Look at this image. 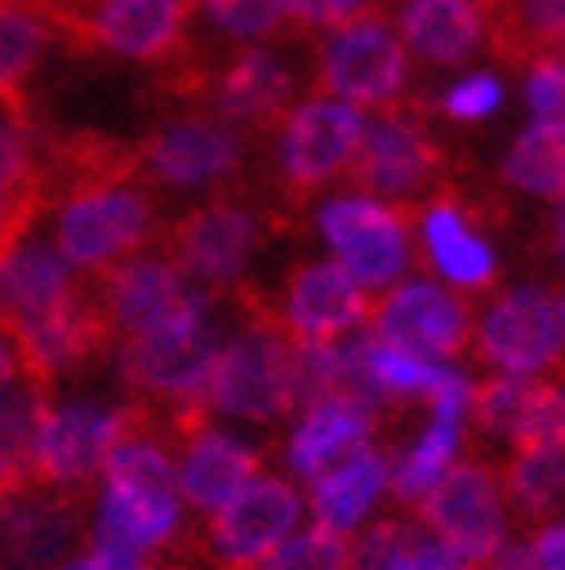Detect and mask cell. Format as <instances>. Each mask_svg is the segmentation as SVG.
Wrapping results in <instances>:
<instances>
[{"label":"cell","instance_id":"cell-1","mask_svg":"<svg viewBox=\"0 0 565 570\" xmlns=\"http://www.w3.org/2000/svg\"><path fill=\"white\" fill-rule=\"evenodd\" d=\"M38 227H47V242L75 274L98 278L158 242V195L139 181L130 158L51 145Z\"/></svg>","mask_w":565,"mask_h":570},{"label":"cell","instance_id":"cell-2","mask_svg":"<svg viewBox=\"0 0 565 570\" xmlns=\"http://www.w3.org/2000/svg\"><path fill=\"white\" fill-rule=\"evenodd\" d=\"M93 533L89 543L121 548L158 566L186 543L190 510L177 492V460L162 426L139 409L130 436L111 450L93 482Z\"/></svg>","mask_w":565,"mask_h":570},{"label":"cell","instance_id":"cell-3","mask_svg":"<svg viewBox=\"0 0 565 570\" xmlns=\"http://www.w3.org/2000/svg\"><path fill=\"white\" fill-rule=\"evenodd\" d=\"M218 302L222 297L195 293L162 325L117 344L130 404L145 409L167 436H172V426L205 413V381L222 344Z\"/></svg>","mask_w":565,"mask_h":570},{"label":"cell","instance_id":"cell-4","mask_svg":"<svg viewBox=\"0 0 565 570\" xmlns=\"http://www.w3.org/2000/svg\"><path fill=\"white\" fill-rule=\"evenodd\" d=\"M297 344L265 316L256 297H246L241 321L222 330L218 357L209 366L205 413L241 432H265L297 409Z\"/></svg>","mask_w":565,"mask_h":570},{"label":"cell","instance_id":"cell-5","mask_svg":"<svg viewBox=\"0 0 565 570\" xmlns=\"http://www.w3.org/2000/svg\"><path fill=\"white\" fill-rule=\"evenodd\" d=\"M310 233L325 261L344 269L366 297H380L417 269L413 214L353 181L310 199Z\"/></svg>","mask_w":565,"mask_h":570},{"label":"cell","instance_id":"cell-6","mask_svg":"<svg viewBox=\"0 0 565 570\" xmlns=\"http://www.w3.org/2000/svg\"><path fill=\"white\" fill-rule=\"evenodd\" d=\"M269 242V214L250 195L218 190L205 195L162 233V250L181 265V274L209 297L246 293V278L256 269Z\"/></svg>","mask_w":565,"mask_h":570},{"label":"cell","instance_id":"cell-7","mask_svg":"<svg viewBox=\"0 0 565 570\" xmlns=\"http://www.w3.org/2000/svg\"><path fill=\"white\" fill-rule=\"evenodd\" d=\"M250 145L246 135L218 121L205 107H186L162 117L135 149V173L153 195H218L232 190V181L246 173Z\"/></svg>","mask_w":565,"mask_h":570},{"label":"cell","instance_id":"cell-8","mask_svg":"<svg viewBox=\"0 0 565 570\" xmlns=\"http://www.w3.org/2000/svg\"><path fill=\"white\" fill-rule=\"evenodd\" d=\"M306 524V497L278 469H260L209 515L200 533H186V552L200 557L205 570H256L282 538Z\"/></svg>","mask_w":565,"mask_h":570},{"label":"cell","instance_id":"cell-9","mask_svg":"<svg viewBox=\"0 0 565 570\" xmlns=\"http://www.w3.org/2000/svg\"><path fill=\"white\" fill-rule=\"evenodd\" d=\"M366 130V111L338 102L329 94H301L269 130V163L282 190L293 195H325L353 177L357 145Z\"/></svg>","mask_w":565,"mask_h":570},{"label":"cell","instance_id":"cell-10","mask_svg":"<svg viewBox=\"0 0 565 570\" xmlns=\"http://www.w3.org/2000/svg\"><path fill=\"white\" fill-rule=\"evenodd\" d=\"M468 357L483 376H556V293L547 283H496L473 302Z\"/></svg>","mask_w":565,"mask_h":570},{"label":"cell","instance_id":"cell-11","mask_svg":"<svg viewBox=\"0 0 565 570\" xmlns=\"http://www.w3.org/2000/svg\"><path fill=\"white\" fill-rule=\"evenodd\" d=\"M320 94L361 107L366 117L385 107H404L413 89V56L385 14H357L338 28H325L310 56Z\"/></svg>","mask_w":565,"mask_h":570},{"label":"cell","instance_id":"cell-12","mask_svg":"<svg viewBox=\"0 0 565 570\" xmlns=\"http://www.w3.org/2000/svg\"><path fill=\"white\" fill-rule=\"evenodd\" d=\"M413 515H422V524H427L449 552H459L477 570L519 538V520H515L511 497H505L500 469L477 460V454H468Z\"/></svg>","mask_w":565,"mask_h":570},{"label":"cell","instance_id":"cell-13","mask_svg":"<svg viewBox=\"0 0 565 570\" xmlns=\"http://www.w3.org/2000/svg\"><path fill=\"white\" fill-rule=\"evenodd\" d=\"M380 432H385V413L371 399H361L353 390L310 394L278 422L274 469L282 478H293L297 488H306L310 478L334 469L338 460H348V454L366 445H380Z\"/></svg>","mask_w":565,"mask_h":570},{"label":"cell","instance_id":"cell-14","mask_svg":"<svg viewBox=\"0 0 565 570\" xmlns=\"http://www.w3.org/2000/svg\"><path fill=\"white\" fill-rule=\"evenodd\" d=\"M135 422L139 404H51L33 445V464H28V488L93 492L102 464L130 436Z\"/></svg>","mask_w":565,"mask_h":570},{"label":"cell","instance_id":"cell-15","mask_svg":"<svg viewBox=\"0 0 565 570\" xmlns=\"http://www.w3.org/2000/svg\"><path fill=\"white\" fill-rule=\"evenodd\" d=\"M366 330L394 348H408L417 357L432 362H464L468 357V338H473V302L459 297L455 288L427 278L413 269L399 278L394 288L371 297V316Z\"/></svg>","mask_w":565,"mask_h":570},{"label":"cell","instance_id":"cell-16","mask_svg":"<svg viewBox=\"0 0 565 570\" xmlns=\"http://www.w3.org/2000/svg\"><path fill=\"white\" fill-rule=\"evenodd\" d=\"M70 33L121 66H172L190 47V0H83Z\"/></svg>","mask_w":565,"mask_h":570},{"label":"cell","instance_id":"cell-17","mask_svg":"<svg viewBox=\"0 0 565 570\" xmlns=\"http://www.w3.org/2000/svg\"><path fill=\"white\" fill-rule=\"evenodd\" d=\"M413 255L422 274L468 302L500 283V250L459 195H427L413 209Z\"/></svg>","mask_w":565,"mask_h":570},{"label":"cell","instance_id":"cell-18","mask_svg":"<svg viewBox=\"0 0 565 570\" xmlns=\"http://www.w3.org/2000/svg\"><path fill=\"white\" fill-rule=\"evenodd\" d=\"M260 311L293 344L310 348V344H338V338L361 334L366 316H371V297L338 265H329L325 255H306V261H297L282 274L278 293Z\"/></svg>","mask_w":565,"mask_h":570},{"label":"cell","instance_id":"cell-19","mask_svg":"<svg viewBox=\"0 0 565 570\" xmlns=\"http://www.w3.org/2000/svg\"><path fill=\"white\" fill-rule=\"evenodd\" d=\"M436 173H440L436 139L413 107H385L366 117L357 163L348 177L353 186L408 209V205H422L427 195H436Z\"/></svg>","mask_w":565,"mask_h":570},{"label":"cell","instance_id":"cell-20","mask_svg":"<svg viewBox=\"0 0 565 570\" xmlns=\"http://www.w3.org/2000/svg\"><path fill=\"white\" fill-rule=\"evenodd\" d=\"M205 111L228 121L241 135L274 130V121L301 98V70L278 42L237 47L200 83Z\"/></svg>","mask_w":565,"mask_h":570},{"label":"cell","instance_id":"cell-21","mask_svg":"<svg viewBox=\"0 0 565 570\" xmlns=\"http://www.w3.org/2000/svg\"><path fill=\"white\" fill-rule=\"evenodd\" d=\"M93 515V492L19 488L0 497V566L6 570H61L79 548Z\"/></svg>","mask_w":565,"mask_h":570},{"label":"cell","instance_id":"cell-22","mask_svg":"<svg viewBox=\"0 0 565 570\" xmlns=\"http://www.w3.org/2000/svg\"><path fill=\"white\" fill-rule=\"evenodd\" d=\"M172 460H177V492L190 515H209L237 488L265 469V445L232 422H218L209 413L172 426Z\"/></svg>","mask_w":565,"mask_h":570},{"label":"cell","instance_id":"cell-23","mask_svg":"<svg viewBox=\"0 0 565 570\" xmlns=\"http://www.w3.org/2000/svg\"><path fill=\"white\" fill-rule=\"evenodd\" d=\"M89 283H93V297L102 306V321L111 330V348L162 325L172 311H181L195 293H200L158 242L121 265H111L107 274H98Z\"/></svg>","mask_w":565,"mask_h":570},{"label":"cell","instance_id":"cell-24","mask_svg":"<svg viewBox=\"0 0 565 570\" xmlns=\"http://www.w3.org/2000/svg\"><path fill=\"white\" fill-rule=\"evenodd\" d=\"M0 316H6V311H0ZM6 321L14 325L28 362H33L51 385L61 376L83 372V366L98 362L111 348V330L102 321V306L93 297L89 278H83L75 293H66L61 302L28 311V316H6Z\"/></svg>","mask_w":565,"mask_h":570},{"label":"cell","instance_id":"cell-25","mask_svg":"<svg viewBox=\"0 0 565 570\" xmlns=\"http://www.w3.org/2000/svg\"><path fill=\"white\" fill-rule=\"evenodd\" d=\"M389 23L413 61L459 70L492 47L496 6L492 0H399V14Z\"/></svg>","mask_w":565,"mask_h":570},{"label":"cell","instance_id":"cell-26","mask_svg":"<svg viewBox=\"0 0 565 570\" xmlns=\"http://www.w3.org/2000/svg\"><path fill=\"white\" fill-rule=\"evenodd\" d=\"M306 497V520L320 524L338 538H353L361 529H371L380 515L394 510V492H389V450L385 445H366L348 460H338L334 469L316 473L301 488Z\"/></svg>","mask_w":565,"mask_h":570},{"label":"cell","instance_id":"cell-27","mask_svg":"<svg viewBox=\"0 0 565 570\" xmlns=\"http://www.w3.org/2000/svg\"><path fill=\"white\" fill-rule=\"evenodd\" d=\"M66 33L70 19L56 0H0V102H23Z\"/></svg>","mask_w":565,"mask_h":570},{"label":"cell","instance_id":"cell-28","mask_svg":"<svg viewBox=\"0 0 565 570\" xmlns=\"http://www.w3.org/2000/svg\"><path fill=\"white\" fill-rule=\"evenodd\" d=\"M348 570H477L459 552H449L440 538L422 524L413 510H389L371 529L353 538Z\"/></svg>","mask_w":565,"mask_h":570},{"label":"cell","instance_id":"cell-29","mask_svg":"<svg viewBox=\"0 0 565 570\" xmlns=\"http://www.w3.org/2000/svg\"><path fill=\"white\" fill-rule=\"evenodd\" d=\"M51 404L56 385L47 376H23L10 394H0V497L28 488V464Z\"/></svg>","mask_w":565,"mask_h":570},{"label":"cell","instance_id":"cell-30","mask_svg":"<svg viewBox=\"0 0 565 570\" xmlns=\"http://www.w3.org/2000/svg\"><path fill=\"white\" fill-rule=\"evenodd\" d=\"M500 482L515 505L519 524H538L552 515H565V450L561 445H519L505 450Z\"/></svg>","mask_w":565,"mask_h":570},{"label":"cell","instance_id":"cell-31","mask_svg":"<svg viewBox=\"0 0 565 570\" xmlns=\"http://www.w3.org/2000/svg\"><path fill=\"white\" fill-rule=\"evenodd\" d=\"M500 177L528 199H556L565 190V126L524 121L500 158Z\"/></svg>","mask_w":565,"mask_h":570},{"label":"cell","instance_id":"cell-32","mask_svg":"<svg viewBox=\"0 0 565 570\" xmlns=\"http://www.w3.org/2000/svg\"><path fill=\"white\" fill-rule=\"evenodd\" d=\"M190 23L222 51L278 42L288 28L282 0H190Z\"/></svg>","mask_w":565,"mask_h":570},{"label":"cell","instance_id":"cell-33","mask_svg":"<svg viewBox=\"0 0 565 570\" xmlns=\"http://www.w3.org/2000/svg\"><path fill=\"white\" fill-rule=\"evenodd\" d=\"M348 561H353L348 538H338V533L306 520L297 533L282 538L256 570H348Z\"/></svg>","mask_w":565,"mask_h":570},{"label":"cell","instance_id":"cell-34","mask_svg":"<svg viewBox=\"0 0 565 570\" xmlns=\"http://www.w3.org/2000/svg\"><path fill=\"white\" fill-rule=\"evenodd\" d=\"M436 107H440V117L455 121V126H483V121L500 117L505 79L496 70H464V75H455L440 89Z\"/></svg>","mask_w":565,"mask_h":570},{"label":"cell","instance_id":"cell-35","mask_svg":"<svg viewBox=\"0 0 565 570\" xmlns=\"http://www.w3.org/2000/svg\"><path fill=\"white\" fill-rule=\"evenodd\" d=\"M524 111L528 121L565 126V61L556 51L533 56L524 66Z\"/></svg>","mask_w":565,"mask_h":570},{"label":"cell","instance_id":"cell-36","mask_svg":"<svg viewBox=\"0 0 565 570\" xmlns=\"http://www.w3.org/2000/svg\"><path fill=\"white\" fill-rule=\"evenodd\" d=\"M519 445H561V450H565V376H561V372L533 381ZM519 445H515V450H519Z\"/></svg>","mask_w":565,"mask_h":570},{"label":"cell","instance_id":"cell-37","mask_svg":"<svg viewBox=\"0 0 565 570\" xmlns=\"http://www.w3.org/2000/svg\"><path fill=\"white\" fill-rule=\"evenodd\" d=\"M371 10H376V0H282L288 28H310V33H325V28H338Z\"/></svg>","mask_w":565,"mask_h":570},{"label":"cell","instance_id":"cell-38","mask_svg":"<svg viewBox=\"0 0 565 570\" xmlns=\"http://www.w3.org/2000/svg\"><path fill=\"white\" fill-rule=\"evenodd\" d=\"M519 543L533 561V570H565V515L538 520L519 533Z\"/></svg>","mask_w":565,"mask_h":570},{"label":"cell","instance_id":"cell-39","mask_svg":"<svg viewBox=\"0 0 565 570\" xmlns=\"http://www.w3.org/2000/svg\"><path fill=\"white\" fill-rule=\"evenodd\" d=\"M23 376H42L33 362H28V353H23V344H19V334H14V325L0 316V394H10Z\"/></svg>","mask_w":565,"mask_h":570},{"label":"cell","instance_id":"cell-40","mask_svg":"<svg viewBox=\"0 0 565 570\" xmlns=\"http://www.w3.org/2000/svg\"><path fill=\"white\" fill-rule=\"evenodd\" d=\"M61 570H153V566H149L145 557H135V552L102 548V543H89V538H83V548H79Z\"/></svg>","mask_w":565,"mask_h":570},{"label":"cell","instance_id":"cell-41","mask_svg":"<svg viewBox=\"0 0 565 570\" xmlns=\"http://www.w3.org/2000/svg\"><path fill=\"white\" fill-rule=\"evenodd\" d=\"M483 570H533V561L524 557V548H519V538L505 552H496V561H487Z\"/></svg>","mask_w":565,"mask_h":570},{"label":"cell","instance_id":"cell-42","mask_svg":"<svg viewBox=\"0 0 565 570\" xmlns=\"http://www.w3.org/2000/svg\"><path fill=\"white\" fill-rule=\"evenodd\" d=\"M556 205V218H552V242H556V261L565 265V190L552 199Z\"/></svg>","mask_w":565,"mask_h":570},{"label":"cell","instance_id":"cell-43","mask_svg":"<svg viewBox=\"0 0 565 570\" xmlns=\"http://www.w3.org/2000/svg\"><path fill=\"white\" fill-rule=\"evenodd\" d=\"M556 372L565 376V288L556 293Z\"/></svg>","mask_w":565,"mask_h":570},{"label":"cell","instance_id":"cell-44","mask_svg":"<svg viewBox=\"0 0 565 570\" xmlns=\"http://www.w3.org/2000/svg\"><path fill=\"white\" fill-rule=\"evenodd\" d=\"M556 56L565 61V23H561V33H556Z\"/></svg>","mask_w":565,"mask_h":570},{"label":"cell","instance_id":"cell-45","mask_svg":"<svg viewBox=\"0 0 565 570\" xmlns=\"http://www.w3.org/2000/svg\"><path fill=\"white\" fill-rule=\"evenodd\" d=\"M492 6H511V0H492Z\"/></svg>","mask_w":565,"mask_h":570},{"label":"cell","instance_id":"cell-46","mask_svg":"<svg viewBox=\"0 0 565 570\" xmlns=\"http://www.w3.org/2000/svg\"><path fill=\"white\" fill-rule=\"evenodd\" d=\"M70 6H83V0H70Z\"/></svg>","mask_w":565,"mask_h":570}]
</instances>
